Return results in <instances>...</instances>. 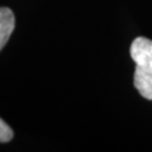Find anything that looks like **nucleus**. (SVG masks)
Returning <instances> with one entry per match:
<instances>
[{
    "mask_svg": "<svg viewBox=\"0 0 152 152\" xmlns=\"http://www.w3.org/2000/svg\"><path fill=\"white\" fill-rule=\"evenodd\" d=\"M131 57L136 64L134 88L145 99L152 100V41L136 38L131 45Z\"/></svg>",
    "mask_w": 152,
    "mask_h": 152,
    "instance_id": "1",
    "label": "nucleus"
},
{
    "mask_svg": "<svg viewBox=\"0 0 152 152\" xmlns=\"http://www.w3.org/2000/svg\"><path fill=\"white\" fill-rule=\"evenodd\" d=\"M15 27V18L9 8H0V51L7 45Z\"/></svg>",
    "mask_w": 152,
    "mask_h": 152,
    "instance_id": "2",
    "label": "nucleus"
},
{
    "mask_svg": "<svg viewBox=\"0 0 152 152\" xmlns=\"http://www.w3.org/2000/svg\"><path fill=\"white\" fill-rule=\"evenodd\" d=\"M13 138V131L1 118H0V143H5Z\"/></svg>",
    "mask_w": 152,
    "mask_h": 152,
    "instance_id": "3",
    "label": "nucleus"
}]
</instances>
